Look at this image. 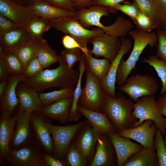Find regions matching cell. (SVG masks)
Here are the masks:
<instances>
[{
	"mask_svg": "<svg viewBox=\"0 0 166 166\" xmlns=\"http://www.w3.org/2000/svg\"><path fill=\"white\" fill-rule=\"evenodd\" d=\"M106 34L91 38L93 46L89 52L96 57H104L111 62L118 53L121 45V38Z\"/></svg>",
	"mask_w": 166,
	"mask_h": 166,
	"instance_id": "10",
	"label": "cell"
},
{
	"mask_svg": "<svg viewBox=\"0 0 166 166\" xmlns=\"http://www.w3.org/2000/svg\"><path fill=\"white\" fill-rule=\"evenodd\" d=\"M156 100L161 113L166 116V91L159 95Z\"/></svg>",
	"mask_w": 166,
	"mask_h": 166,
	"instance_id": "51",
	"label": "cell"
},
{
	"mask_svg": "<svg viewBox=\"0 0 166 166\" xmlns=\"http://www.w3.org/2000/svg\"><path fill=\"white\" fill-rule=\"evenodd\" d=\"M133 39L132 49L127 59H121L117 70L116 83L123 85L133 69L143 51L148 45L153 47L156 45L158 40L156 33L145 32L138 30H132L128 33Z\"/></svg>",
	"mask_w": 166,
	"mask_h": 166,
	"instance_id": "3",
	"label": "cell"
},
{
	"mask_svg": "<svg viewBox=\"0 0 166 166\" xmlns=\"http://www.w3.org/2000/svg\"><path fill=\"white\" fill-rule=\"evenodd\" d=\"M79 61V77L77 84L74 89L73 101L69 110V121L71 122H77L82 116L78 110L77 106L78 99L82 90V79L85 72L86 70L85 57L84 53H82Z\"/></svg>",
	"mask_w": 166,
	"mask_h": 166,
	"instance_id": "27",
	"label": "cell"
},
{
	"mask_svg": "<svg viewBox=\"0 0 166 166\" xmlns=\"http://www.w3.org/2000/svg\"><path fill=\"white\" fill-rule=\"evenodd\" d=\"M27 7L38 16L49 20L62 17L73 16L75 13L53 6L43 1H35Z\"/></svg>",
	"mask_w": 166,
	"mask_h": 166,
	"instance_id": "26",
	"label": "cell"
},
{
	"mask_svg": "<svg viewBox=\"0 0 166 166\" xmlns=\"http://www.w3.org/2000/svg\"><path fill=\"white\" fill-rule=\"evenodd\" d=\"M65 156L67 163L71 166L88 165L86 159L79 152L73 141L68 148Z\"/></svg>",
	"mask_w": 166,
	"mask_h": 166,
	"instance_id": "37",
	"label": "cell"
},
{
	"mask_svg": "<svg viewBox=\"0 0 166 166\" xmlns=\"http://www.w3.org/2000/svg\"><path fill=\"white\" fill-rule=\"evenodd\" d=\"M20 5L28 6L35 1V0H10Z\"/></svg>",
	"mask_w": 166,
	"mask_h": 166,
	"instance_id": "53",
	"label": "cell"
},
{
	"mask_svg": "<svg viewBox=\"0 0 166 166\" xmlns=\"http://www.w3.org/2000/svg\"><path fill=\"white\" fill-rule=\"evenodd\" d=\"M107 134L116 152L117 166H123L132 155L144 148L140 144L132 142L129 138L121 136L116 132Z\"/></svg>",
	"mask_w": 166,
	"mask_h": 166,
	"instance_id": "16",
	"label": "cell"
},
{
	"mask_svg": "<svg viewBox=\"0 0 166 166\" xmlns=\"http://www.w3.org/2000/svg\"><path fill=\"white\" fill-rule=\"evenodd\" d=\"M43 69L36 57L29 62L24 70L23 74L26 78H32L40 74Z\"/></svg>",
	"mask_w": 166,
	"mask_h": 166,
	"instance_id": "43",
	"label": "cell"
},
{
	"mask_svg": "<svg viewBox=\"0 0 166 166\" xmlns=\"http://www.w3.org/2000/svg\"><path fill=\"white\" fill-rule=\"evenodd\" d=\"M50 27L49 20L38 16L31 22L27 28L33 38L40 40L43 39L44 33Z\"/></svg>",
	"mask_w": 166,
	"mask_h": 166,
	"instance_id": "34",
	"label": "cell"
},
{
	"mask_svg": "<svg viewBox=\"0 0 166 166\" xmlns=\"http://www.w3.org/2000/svg\"><path fill=\"white\" fill-rule=\"evenodd\" d=\"M95 0H70L76 10L86 9L93 5Z\"/></svg>",
	"mask_w": 166,
	"mask_h": 166,
	"instance_id": "49",
	"label": "cell"
},
{
	"mask_svg": "<svg viewBox=\"0 0 166 166\" xmlns=\"http://www.w3.org/2000/svg\"><path fill=\"white\" fill-rule=\"evenodd\" d=\"M41 111L32 112L31 120L37 138L41 144L49 153L53 152V143L49 123L47 122Z\"/></svg>",
	"mask_w": 166,
	"mask_h": 166,
	"instance_id": "18",
	"label": "cell"
},
{
	"mask_svg": "<svg viewBox=\"0 0 166 166\" xmlns=\"http://www.w3.org/2000/svg\"><path fill=\"white\" fill-rule=\"evenodd\" d=\"M6 157L13 166H40L44 164L38 150L30 146L10 150Z\"/></svg>",
	"mask_w": 166,
	"mask_h": 166,
	"instance_id": "15",
	"label": "cell"
},
{
	"mask_svg": "<svg viewBox=\"0 0 166 166\" xmlns=\"http://www.w3.org/2000/svg\"><path fill=\"white\" fill-rule=\"evenodd\" d=\"M134 108L132 99H127L121 93L112 98L107 95L101 111L104 113L115 128L117 133L132 128L138 119L133 117L132 112Z\"/></svg>",
	"mask_w": 166,
	"mask_h": 166,
	"instance_id": "2",
	"label": "cell"
},
{
	"mask_svg": "<svg viewBox=\"0 0 166 166\" xmlns=\"http://www.w3.org/2000/svg\"><path fill=\"white\" fill-rule=\"evenodd\" d=\"M132 116L138 119L132 128L138 126L144 121L151 120L154 122L164 136L166 128V118L161 114L155 95H148L138 98L135 101L132 112Z\"/></svg>",
	"mask_w": 166,
	"mask_h": 166,
	"instance_id": "5",
	"label": "cell"
},
{
	"mask_svg": "<svg viewBox=\"0 0 166 166\" xmlns=\"http://www.w3.org/2000/svg\"><path fill=\"white\" fill-rule=\"evenodd\" d=\"M32 38L27 27L18 26L0 38V47L5 52L13 53Z\"/></svg>",
	"mask_w": 166,
	"mask_h": 166,
	"instance_id": "17",
	"label": "cell"
},
{
	"mask_svg": "<svg viewBox=\"0 0 166 166\" xmlns=\"http://www.w3.org/2000/svg\"><path fill=\"white\" fill-rule=\"evenodd\" d=\"M36 57L43 67L46 68L58 62V55L45 39L39 41Z\"/></svg>",
	"mask_w": 166,
	"mask_h": 166,
	"instance_id": "30",
	"label": "cell"
},
{
	"mask_svg": "<svg viewBox=\"0 0 166 166\" xmlns=\"http://www.w3.org/2000/svg\"><path fill=\"white\" fill-rule=\"evenodd\" d=\"M133 1L137 4L140 11L148 17L155 25L156 6L155 0H133Z\"/></svg>",
	"mask_w": 166,
	"mask_h": 166,
	"instance_id": "40",
	"label": "cell"
},
{
	"mask_svg": "<svg viewBox=\"0 0 166 166\" xmlns=\"http://www.w3.org/2000/svg\"><path fill=\"white\" fill-rule=\"evenodd\" d=\"M141 62L146 63L153 67L160 78L162 87L160 95L166 91V61L159 59L155 55H152L144 58Z\"/></svg>",
	"mask_w": 166,
	"mask_h": 166,
	"instance_id": "32",
	"label": "cell"
},
{
	"mask_svg": "<svg viewBox=\"0 0 166 166\" xmlns=\"http://www.w3.org/2000/svg\"><path fill=\"white\" fill-rule=\"evenodd\" d=\"M135 24L138 30L149 32L156 27L152 20L147 16L140 11L138 14Z\"/></svg>",
	"mask_w": 166,
	"mask_h": 166,
	"instance_id": "42",
	"label": "cell"
},
{
	"mask_svg": "<svg viewBox=\"0 0 166 166\" xmlns=\"http://www.w3.org/2000/svg\"><path fill=\"white\" fill-rule=\"evenodd\" d=\"M8 80H4L0 81V97L3 93L8 84Z\"/></svg>",
	"mask_w": 166,
	"mask_h": 166,
	"instance_id": "54",
	"label": "cell"
},
{
	"mask_svg": "<svg viewBox=\"0 0 166 166\" xmlns=\"http://www.w3.org/2000/svg\"><path fill=\"white\" fill-rule=\"evenodd\" d=\"M125 0H95L93 5H99L106 7L109 10L110 13L114 14L118 11L113 7L115 5L120 4Z\"/></svg>",
	"mask_w": 166,
	"mask_h": 166,
	"instance_id": "48",
	"label": "cell"
},
{
	"mask_svg": "<svg viewBox=\"0 0 166 166\" xmlns=\"http://www.w3.org/2000/svg\"><path fill=\"white\" fill-rule=\"evenodd\" d=\"M159 88V84L153 76L147 74H136L128 77L119 89L135 101L143 96L155 95Z\"/></svg>",
	"mask_w": 166,
	"mask_h": 166,
	"instance_id": "7",
	"label": "cell"
},
{
	"mask_svg": "<svg viewBox=\"0 0 166 166\" xmlns=\"http://www.w3.org/2000/svg\"><path fill=\"white\" fill-rule=\"evenodd\" d=\"M84 120L77 123L60 126L49 123L53 143L55 157L63 160L65 156L68 148L77 131L87 122Z\"/></svg>",
	"mask_w": 166,
	"mask_h": 166,
	"instance_id": "8",
	"label": "cell"
},
{
	"mask_svg": "<svg viewBox=\"0 0 166 166\" xmlns=\"http://www.w3.org/2000/svg\"><path fill=\"white\" fill-rule=\"evenodd\" d=\"M156 33L158 40L156 55L166 61V30L156 29Z\"/></svg>",
	"mask_w": 166,
	"mask_h": 166,
	"instance_id": "44",
	"label": "cell"
},
{
	"mask_svg": "<svg viewBox=\"0 0 166 166\" xmlns=\"http://www.w3.org/2000/svg\"><path fill=\"white\" fill-rule=\"evenodd\" d=\"M110 12L106 7L93 5L89 8L77 10L73 17L84 27L88 28L91 26L97 27L100 23L101 17H109Z\"/></svg>",
	"mask_w": 166,
	"mask_h": 166,
	"instance_id": "21",
	"label": "cell"
},
{
	"mask_svg": "<svg viewBox=\"0 0 166 166\" xmlns=\"http://www.w3.org/2000/svg\"><path fill=\"white\" fill-rule=\"evenodd\" d=\"M16 91L19 101L18 112L41 111L43 107L37 92L22 81L18 84Z\"/></svg>",
	"mask_w": 166,
	"mask_h": 166,
	"instance_id": "20",
	"label": "cell"
},
{
	"mask_svg": "<svg viewBox=\"0 0 166 166\" xmlns=\"http://www.w3.org/2000/svg\"><path fill=\"white\" fill-rule=\"evenodd\" d=\"M73 97L63 99L43 107L41 111L45 116L61 124L69 121L70 108Z\"/></svg>",
	"mask_w": 166,
	"mask_h": 166,
	"instance_id": "24",
	"label": "cell"
},
{
	"mask_svg": "<svg viewBox=\"0 0 166 166\" xmlns=\"http://www.w3.org/2000/svg\"><path fill=\"white\" fill-rule=\"evenodd\" d=\"M77 108L79 113L87 119L94 129L100 133L116 132L114 127L104 113L89 110L78 105Z\"/></svg>",
	"mask_w": 166,
	"mask_h": 166,
	"instance_id": "25",
	"label": "cell"
},
{
	"mask_svg": "<svg viewBox=\"0 0 166 166\" xmlns=\"http://www.w3.org/2000/svg\"><path fill=\"white\" fill-rule=\"evenodd\" d=\"M86 77L78 105L89 110L101 111L107 95L101 88L99 81L88 70H86Z\"/></svg>",
	"mask_w": 166,
	"mask_h": 166,
	"instance_id": "6",
	"label": "cell"
},
{
	"mask_svg": "<svg viewBox=\"0 0 166 166\" xmlns=\"http://www.w3.org/2000/svg\"><path fill=\"white\" fill-rule=\"evenodd\" d=\"M156 6L155 24L156 29L166 30V0H155Z\"/></svg>",
	"mask_w": 166,
	"mask_h": 166,
	"instance_id": "38",
	"label": "cell"
},
{
	"mask_svg": "<svg viewBox=\"0 0 166 166\" xmlns=\"http://www.w3.org/2000/svg\"><path fill=\"white\" fill-rule=\"evenodd\" d=\"M86 70H89L100 82L106 77L110 64L107 59H98L94 57L89 52L85 53Z\"/></svg>",
	"mask_w": 166,
	"mask_h": 166,
	"instance_id": "29",
	"label": "cell"
},
{
	"mask_svg": "<svg viewBox=\"0 0 166 166\" xmlns=\"http://www.w3.org/2000/svg\"><path fill=\"white\" fill-rule=\"evenodd\" d=\"M90 166H116L117 159L113 145L107 134L98 137L94 156Z\"/></svg>",
	"mask_w": 166,
	"mask_h": 166,
	"instance_id": "13",
	"label": "cell"
},
{
	"mask_svg": "<svg viewBox=\"0 0 166 166\" xmlns=\"http://www.w3.org/2000/svg\"><path fill=\"white\" fill-rule=\"evenodd\" d=\"M7 67L4 62L0 58V81L8 80L10 76Z\"/></svg>",
	"mask_w": 166,
	"mask_h": 166,
	"instance_id": "52",
	"label": "cell"
},
{
	"mask_svg": "<svg viewBox=\"0 0 166 166\" xmlns=\"http://www.w3.org/2000/svg\"><path fill=\"white\" fill-rule=\"evenodd\" d=\"M163 135L159 129L157 130L153 139V146L156 151L158 166H166V147Z\"/></svg>",
	"mask_w": 166,
	"mask_h": 166,
	"instance_id": "36",
	"label": "cell"
},
{
	"mask_svg": "<svg viewBox=\"0 0 166 166\" xmlns=\"http://www.w3.org/2000/svg\"><path fill=\"white\" fill-rule=\"evenodd\" d=\"M123 2V4H118L114 5L113 7V8L127 15L135 24L137 16L140 12L137 4L134 1L132 2Z\"/></svg>",
	"mask_w": 166,
	"mask_h": 166,
	"instance_id": "39",
	"label": "cell"
},
{
	"mask_svg": "<svg viewBox=\"0 0 166 166\" xmlns=\"http://www.w3.org/2000/svg\"><path fill=\"white\" fill-rule=\"evenodd\" d=\"M0 14L8 18L20 27H27L38 16L27 6L10 0H0Z\"/></svg>",
	"mask_w": 166,
	"mask_h": 166,
	"instance_id": "11",
	"label": "cell"
},
{
	"mask_svg": "<svg viewBox=\"0 0 166 166\" xmlns=\"http://www.w3.org/2000/svg\"><path fill=\"white\" fill-rule=\"evenodd\" d=\"M164 136V142L165 146L166 147V128L165 130V135Z\"/></svg>",
	"mask_w": 166,
	"mask_h": 166,
	"instance_id": "55",
	"label": "cell"
},
{
	"mask_svg": "<svg viewBox=\"0 0 166 166\" xmlns=\"http://www.w3.org/2000/svg\"><path fill=\"white\" fill-rule=\"evenodd\" d=\"M75 88H66L46 93L38 94L43 107L60 100L73 97Z\"/></svg>",
	"mask_w": 166,
	"mask_h": 166,
	"instance_id": "33",
	"label": "cell"
},
{
	"mask_svg": "<svg viewBox=\"0 0 166 166\" xmlns=\"http://www.w3.org/2000/svg\"><path fill=\"white\" fill-rule=\"evenodd\" d=\"M123 166H158L156 153L144 147L132 155Z\"/></svg>",
	"mask_w": 166,
	"mask_h": 166,
	"instance_id": "28",
	"label": "cell"
},
{
	"mask_svg": "<svg viewBox=\"0 0 166 166\" xmlns=\"http://www.w3.org/2000/svg\"><path fill=\"white\" fill-rule=\"evenodd\" d=\"M33 112L26 110L18 112L16 115L17 127L12 140L13 149L23 146L30 136V123Z\"/></svg>",
	"mask_w": 166,
	"mask_h": 166,
	"instance_id": "23",
	"label": "cell"
},
{
	"mask_svg": "<svg viewBox=\"0 0 166 166\" xmlns=\"http://www.w3.org/2000/svg\"><path fill=\"white\" fill-rule=\"evenodd\" d=\"M18 26H19L10 19L0 14V38Z\"/></svg>",
	"mask_w": 166,
	"mask_h": 166,
	"instance_id": "45",
	"label": "cell"
},
{
	"mask_svg": "<svg viewBox=\"0 0 166 166\" xmlns=\"http://www.w3.org/2000/svg\"><path fill=\"white\" fill-rule=\"evenodd\" d=\"M82 52L78 48L62 50L60 55L65 61L69 67L73 68L76 62L79 61Z\"/></svg>",
	"mask_w": 166,
	"mask_h": 166,
	"instance_id": "41",
	"label": "cell"
},
{
	"mask_svg": "<svg viewBox=\"0 0 166 166\" xmlns=\"http://www.w3.org/2000/svg\"><path fill=\"white\" fill-rule=\"evenodd\" d=\"M26 78L23 74L10 75L6 88L0 97L1 112L10 115L15 107L19 104L16 88L18 84Z\"/></svg>",
	"mask_w": 166,
	"mask_h": 166,
	"instance_id": "19",
	"label": "cell"
},
{
	"mask_svg": "<svg viewBox=\"0 0 166 166\" xmlns=\"http://www.w3.org/2000/svg\"><path fill=\"white\" fill-rule=\"evenodd\" d=\"M62 43L63 46L67 49H72L78 48L82 52L83 49L78 43L69 35L66 34L62 38Z\"/></svg>",
	"mask_w": 166,
	"mask_h": 166,
	"instance_id": "47",
	"label": "cell"
},
{
	"mask_svg": "<svg viewBox=\"0 0 166 166\" xmlns=\"http://www.w3.org/2000/svg\"><path fill=\"white\" fill-rule=\"evenodd\" d=\"M121 45L120 50L114 60L110 63L108 72L103 81L100 82L101 89L109 97L115 98L117 73L120 61L123 56L132 48L130 40L126 38H121Z\"/></svg>",
	"mask_w": 166,
	"mask_h": 166,
	"instance_id": "14",
	"label": "cell"
},
{
	"mask_svg": "<svg viewBox=\"0 0 166 166\" xmlns=\"http://www.w3.org/2000/svg\"><path fill=\"white\" fill-rule=\"evenodd\" d=\"M58 62L57 68L43 70L37 76L26 78L22 82L37 92L54 87L75 88L79 77L78 70L69 68L60 54L58 55Z\"/></svg>",
	"mask_w": 166,
	"mask_h": 166,
	"instance_id": "1",
	"label": "cell"
},
{
	"mask_svg": "<svg viewBox=\"0 0 166 166\" xmlns=\"http://www.w3.org/2000/svg\"><path fill=\"white\" fill-rule=\"evenodd\" d=\"M39 41L32 38L22 47L13 53L20 60L23 70L29 62L36 57Z\"/></svg>",
	"mask_w": 166,
	"mask_h": 166,
	"instance_id": "31",
	"label": "cell"
},
{
	"mask_svg": "<svg viewBox=\"0 0 166 166\" xmlns=\"http://www.w3.org/2000/svg\"><path fill=\"white\" fill-rule=\"evenodd\" d=\"M101 133L94 129L87 121L77 131L73 141L78 150L90 161L95 153L97 139Z\"/></svg>",
	"mask_w": 166,
	"mask_h": 166,
	"instance_id": "9",
	"label": "cell"
},
{
	"mask_svg": "<svg viewBox=\"0 0 166 166\" xmlns=\"http://www.w3.org/2000/svg\"><path fill=\"white\" fill-rule=\"evenodd\" d=\"M157 129L156 124L148 120L138 126L124 129L117 133L121 136L133 140L144 147L155 151L153 141Z\"/></svg>",
	"mask_w": 166,
	"mask_h": 166,
	"instance_id": "12",
	"label": "cell"
},
{
	"mask_svg": "<svg viewBox=\"0 0 166 166\" xmlns=\"http://www.w3.org/2000/svg\"><path fill=\"white\" fill-rule=\"evenodd\" d=\"M44 159L45 164L48 166H64L66 164L56 157L49 155H45Z\"/></svg>",
	"mask_w": 166,
	"mask_h": 166,
	"instance_id": "50",
	"label": "cell"
},
{
	"mask_svg": "<svg viewBox=\"0 0 166 166\" xmlns=\"http://www.w3.org/2000/svg\"><path fill=\"white\" fill-rule=\"evenodd\" d=\"M44 0H35V1H44Z\"/></svg>",
	"mask_w": 166,
	"mask_h": 166,
	"instance_id": "56",
	"label": "cell"
},
{
	"mask_svg": "<svg viewBox=\"0 0 166 166\" xmlns=\"http://www.w3.org/2000/svg\"><path fill=\"white\" fill-rule=\"evenodd\" d=\"M0 58L5 62L10 75L23 74L24 70L22 63L14 53L5 52L0 47Z\"/></svg>",
	"mask_w": 166,
	"mask_h": 166,
	"instance_id": "35",
	"label": "cell"
},
{
	"mask_svg": "<svg viewBox=\"0 0 166 166\" xmlns=\"http://www.w3.org/2000/svg\"><path fill=\"white\" fill-rule=\"evenodd\" d=\"M51 27L69 35L78 43L82 53L89 52L87 45L90 39L105 34L101 29L97 27L89 30L84 27L73 16L60 17L49 20Z\"/></svg>",
	"mask_w": 166,
	"mask_h": 166,
	"instance_id": "4",
	"label": "cell"
},
{
	"mask_svg": "<svg viewBox=\"0 0 166 166\" xmlns=\"http://www.w3.org/2000/svg\"><path fill=\"white\" fill-rule=\"evenodd\" d=\"M0 118V153L2 160L10 151V144L12 140L17 116L11 117L9 114L1 112Z\"/></svg>",
	"mask_w": 166,
	"mask_h": 166,
	"instance_id": "22",
	"label": "cell"
},
{
	"mask_svg": "<svg viewBox=\"0 0 166 166\" xmlns=\"http://www.w3.org/2000/svg\"><path fill=\"white\" fill-rule=\"evenodd\" d=\"M43 1L57 8L73 13H75L77 11L70 0H44Z\"/></svg>",
	"mask_w": 166,
	"mask_h": 166,
	"instance_id": "46",
	"label": "cell"
}]
</instances>
